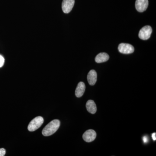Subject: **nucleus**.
I'll use <instances>...</instances> for the list:
<instances>
[{"mask_svg":"<svg viewBox=\"0 0 156 156\" xmlns=\"http://www.w3.org/2000/svg\"><path fill=\"white\" fill-rule=\"evenodd\" d=\"M109 58V56L107 53H101L98 54L95 58V61L97 63H102L107 61Z\"/></svg>","mask_w":156,"mask_h":156,"instance_id":"obj_11","label":"nucleus"},{"mask_svg":"<svg viewBox=\"0 0 156 156\" xmlns=\"http://www.w3.org/2000/svg\"><path fill=\"white\" fill-rule=\"evenodd\" d=\"M118 50L120 53L123 54H131L134 52V47L130 44L122 43L119 45Z\"/></svg>","mask_w":156,"mask_h":156,"instance_id":"obj_4","label":"nucleus"},{"mask_svg":"<svg viewBox=\"0 0 156 156\" xmlns=\"http://www.w3.org/2000/svg\"><path fill=\"white\" fill-rule=\"evenodd\" d=\"M87 111L90 113L94 114L97 111V107L94 101L89 100L87 101L86 104Z\"/></svg>","mask_w":156,"mask_h":156,"instance_id":"obj_10","label":"nucleus"},{"mask_svg":"<svg viewBox=\"0 0 156 156\" xmlns=\"http://www.w3.org/2000/svg\"><path fill=\"white\" fill-rule=\"evenodd\" d=\"M43 117L38 116L32 120L28 126V130L30 131H34L38 129L44 123Z\"/></svg>","mask_w":156,"mask_h":156,"instance_id":"obj_2","label":"nucleus"},{"mask_svg":"<svg viewBox=\"0 0 156 156\" xmlns=\"http://www.w3.org/2000/svg\"><path fill=\"white\" fill-rule=\"evenodd\" d=\"M60 121L55 119L48 124L42 131V134L44 136H49L55 133L60 126Z\"/></svg>","mask_w":156,"mask_h":156,"instance_id":"obj_1","label":"nucleus"},{"mask_svg":"<svg viewBox=\"0 0 156 156\" xmlns=\"http://www.w3.org/2000/svg\"><path fill=\"white\" fill-rule=\"evenodd\" d=\"M97 74L94 70H91L88 73L87 76V80L89 85L91 86H93L95 85L97 81Z\"/></svg>","mask_w":156,"mask_h":156,"instance_id":"obj_8","label":"nucleus"},{"mask_svg":"<svg viewBox=\"0 0 156 156\" xmlns=\"http://www.w3.org/2000/svg\"><path fill=\"white\" fill-rule=\"evenodd\" d=\"M156 133H154L152 135V136L153 139L154 140H156Z\"/></svg>","mask_w":156,"mask_h":156,"instance_id":"obj_15","label":"nucleus"},{"mask_svg":"<svg viewBox=\"0 0 156 156\" xmlns=\"http://www.w3.org/2000/svg\"><path fill=\"white\" fill-rule=\"evenodd\" d=\"M6 154V150L4 148H0V156H4Z\"/></svg>","mask_w":156,"mask_h":156,"instance_id":"obj_13","label":"nucleus"},{"mask_svg":"<svg viewBox=\"0 0 156 156\" xmlns=\"http://www.w3.org/2000/svg\"><path fill=\"white\" fill-rule=\"evenodd\" d=\"M5 58L2 55L0 54V68L2 67L5 63Z\"/></svg>","mask_w":156,"mask_h":156,"instance_id":"obj_12","label":"nucleus"},{"mask_svg":"<svg viewBox=\"0 0 156 156\" xmlns=\"http://www.w3.org/2000/svg\"><path fill=\"white\" fill-rule=\"evenodd\" d=\"M83 139L87 142H91L95 140L96 137V133L92 129L87 130L83 134Z\"/></svg>","mask_w":156,"mask_h":156,"instance_id":"obj_6","label":"nucleus"},{"mask_svg":"<svg viewBox=\"0 0 156 156\" xmlns=\"http://www.w3.org/2000/svg\"><path fill=\"white\" fill-rule=\"evenodd\" d=\"M148 6V0H136L135 8L138 12H143L145 11Z\"/></svg>","mask_w":156,"mask_h":156,"instance_id":"obj_7","label":"nucleus"},{"mask_svg":"<svg viewBox=\"0 0 156 156\" xmlns=\"http://www.w3.org/2000/svg\"><path fill=\"white\" fill-rule=\"evenodd\" d=\"M75 0H63L62 4V11L65 14L69 13L74 5Z\"/></svg>","mask_w":156,"mask_h":156,"instance_id":"obj_5","label":"nucleus"},{"mask_svg":"<svg viewBox=\"0 0 156 156\" xmlns=\"http://www.w3.org/2000/svg\"><path fill=\"white\" fill-rule=\"evenodd\" d=\"M152 32V29L151 26L149 25L144 27L140 30L138 36L141 40H147L151 37Z\"/></svg>","mask_w":156,"mask_h":156,"instance_id":"obj_3","label":"nucleus"},{"mask_svg":"<svg viewBox=\"0 0 156 156\" xmlns=\"http://www.w3.org/2000/svg\"><path fill=\"white\" fill-rule=\"evenodd\" d=\"M144 142V143H147L148 142V138L147 136H144L143 137Z\"/></svg>","mask_w":156,"mask_h":156,"instance_id":"obj_14","label":"nucleus"},{"mask_svg":"<svg viewBox=\"0 0 156 156\" xmlns=\"http://www.w3.org/2000/svg\"><path fill=\"white\" fill-rule=\"evenodd\" d=\"M85 89H86V86L85 83L82 82L79 83L76 89V96L78 98L82 97L83 95Z\"/></svg>","mask_w":156,"mask_h":156,"instance_id":"obj_9","label":"nucleus"}]
</instances>
